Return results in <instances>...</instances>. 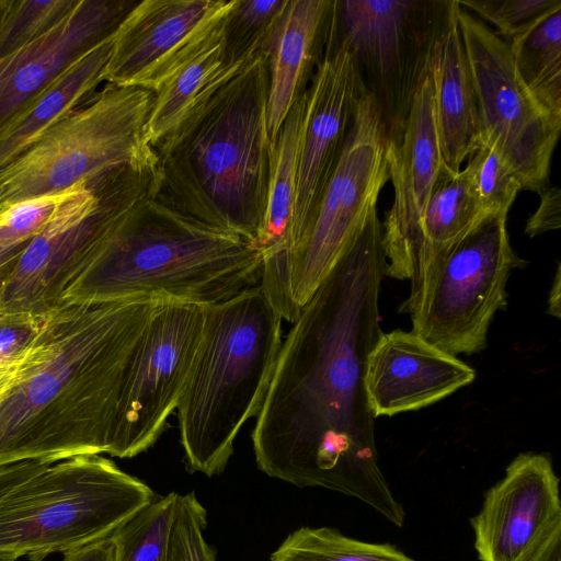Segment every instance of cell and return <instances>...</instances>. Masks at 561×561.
I'll use <instances>...</instances> for the list:
<instances>
[{
  "label": "cell",
  "instance_id": "83f0119b",
  "mask_svg": "<svg viewBox=\"0 0 561 561\" xmlns=\"http://www.w3.org/2000/svg\"><path fill=\"white\" fill-rule=\"evenodd\" d=\"M79 0H0V60L62 21Z\"/></svg>",
  "mask_w": 561,
  "mask_h": 561
},
{
  "label": "cell",
  "instance_id": "f546056e",
  "mask_svg": "<svg viewBox=\"0 0 561 561\" xmlns=\"http://www.w3.org/2000/svg\"><path fill=\"white\" fill-rule=\"evenodd\" d=\"M466 10L474 12L494 27L508 45L517 41L556 10L561 0H458Z\"/></svg>",
  "mask_w": 561,
  "mask_h": 561
},
{
  "label": "cell",
  "instance_id": "8d00e7d4",
  "mask_svg": "<svg viewBox=\"0 0 561 561\" xmlns=\"http://www.w3.org/2000/svg\"><path fill=\"white\" fill-rule=\"evenodd\" d=\"M28 243L30 242L13 247H0V301L5 284Z\"/></svg>",
  "mask_w": 561,
  "mask_h": 561
},
{
  "label": "cell",
  "instance_id": "ab89813d",
  "mask_svg": "<svg viewBox=\"0 0 561 561\" xmlns=\"http://www.w3.org/2000/svg\"><path fill=\"white\" fill-rule=\"evenodd\" d=\"M16 559L18 557L14 554L0 552V561H15Z\"/></svg>",
  "mask_w": 561,
  "mask_h": 561
},
{
  "label": "cell",
  "instance_id": "5bb4252c",
  "mask_svg": "<svg viewBox=\"0 0 561 561\" xmlns=\"http://www.w3.org/2000/svg\"><path fill=\"white\" fill-rule=\"evenodd\" d=\"M366 94L353 56L332 15L323 57L307 90L300 139L291 252L319 205L343 153L357 106Z\"/></svg>",
  "mask_w": 561,
  "mask_h": 561
},
{
  "label": "cell",
  "instance_id": "ffe728a7",
  "mask_svg": "<svg viewBox=\"0 0 561 561\" xmlns=\"http://www.w3.org/2000/svg\"><path fill=\"white\" fill-rule=\"evenodd\" d=\"M458 1L434 43L430 77L440 152L445 165L459 172L481 145V124L473 80L457 21Z\"/></svg>",
  "mask_w": 561,
  "mask_h": 561
},
{
  "label": "cell",
  "instance_id": "52a82bcc",
  "mask_svg": "<svg viewBox=\"0 0 561 561\" xmlns=\"http://www.w3.org/2000/svg\"><path fill=\"white\" fill-rule=\"evenodd\" d=\"M153 93L111 83L47 129L0 171V211L20 201L65 193L118 167L156 170L145 127Z\"/></svg>",
  "mask_w": 561,
  "mask_h": 561
},
{
  "label": "cell",
  "instance_id": "836d02e7",
  "mask_svg": "<svg viewBox=\"0 0 561 561\" xmlns=\"http://www.w3.org/2000/svg\"><path fill=\"white\" fill-rule=\"evenodd\" d=\"M537 209L528 218L525 233L529 238L558 230L561 227V191L558 186H548L539 193Z\"/></svg>",
  "mask_w": 561,
  "mask_h": 561
},
{
  "label": "cell",
  "instance_id": "4dcf8cb0",
  "mask_svg": "<svg viewBox=\"0 0 561 561\" xmlns=\"http://www.w3.org/2000/svg\"><path fill=\"white\" fill-rule=\"evenodd\" d=\"M206 516L194 492L176 494L165 561H216L204 537Z\"/></svg>",
  "mask_w": 561,
  "mask_h": 561
},
{
  "label": "cell",
  "instance_id": "2e32d148",
  "mask_svg": "<svg viewBox=\"0 0 561 561\" xmlns=\"http://www.w3.org/2000/svg\"><path fill=\"white\" fill-rule=\"evenodd\" d=\"M138 0H79L55 27L0 60V129L79 59L111 38Z\"/></svg>",
  "mask_w": 561,
  "mask_h": 561
},
{
  "label": "cell",
  "instance_id": "44dd1931",
  "mask_svg": "<svg viewBox=\"0 0 561 561\" xmlns=\"http://www.w3.org/2000/svg\"><path fill=\"white\" fill-rule=\"evenodd\" d=\"M485 216L465 170L456 173L445 167L434 183L420 222L410 291L401 311L411 313L415 309L448 249Z\"/></svg>",
  "mask_w": 561,
  "mask_h": 561
},
{
  "label": "cell",
  "instance_id": "5b68a950",
  "mask_svg": "<svg viewBox=\"0 0 561 561\" xmlns=\"http://www.w3.org/2000/svg\"><path fill=\"white\" fill-rule=\"evenodd\" d=\"M283 318L259 286L205 306L202 339L176 411L190 472L221 473L259 414L283 343Z\"/></svg>",
  "mask_w": 561,
  "mask_h": 561
},
{
  "label": "cell",
  "instance_id": "9a60e30c",
  "mask_svg": "<svg viewBox=\"0 0 561 561\" xmlns=\"http://www.w3.org/2000/svg\"><path fill=\"white\" fill-rule=\"evenodd\" d=\"M481 561H529L561 526L559 478L541 454H519L471 519Z\"/></svg>",
  "mask_w": 561,
  "mask_h": 561
},
{
  "label": "cell",
  "instance_id": "cb8c5ba5",
  "mask_svg": "<svg viewBox=\"0 0 561 561\" xmlns=\"http://www.w3.org/2000/svg\"><path fill=\"white\" fill-rule=\"evenodd\" d=\"M508 46L526 89L545 110L561 119V9Z\"/></svg>",
  "mask_w": 561,
  "mask_h": 561
},
{
  "label": "cell",
  "instance_id": "3957f363",
  "mask_svg": "<svg viewBox=\"0 0 561 561\" xmlns=\"http://www.w3.org/2000/svg\"><path fill=\"white\" fill-rule=\"evenodd\" d=\"M268 61L259 51L154 146V198L181 215L255 243L273 145Z\"/></svg>",
  "mask_w": 561,
  "mask_h": 561
},
{
  "label": "cell",
  "instance_id": "e0dca14e",
  "mask_svg": "<svg viewBox=\"0 0 561 561\" xmlns=\"http://www.w3.org/2000/svg\"><path fill=\"white\" fill-rule=\"evenodd\" d=\"M476 378L473 368L412 331L381 333L366 364L365 390L375 417L415 411Z\"/></svg>",
  "mask_w": 561,
  "mask_h": 561
},
{
  "label": "cell",
  "instance_id": "d590c367",
  "mask_svg": "<svg viewBox=\"0 0 561 561\" xmlns=\"http://www.w3.org/2000/svg\"><path fill=\"white\" fill-rule=\"evenodd\" d=\"M62 561H115V543L112 536L64 552Z\"/></svg>",
  "mask_w": 561,
  "mask_h": 561
},
{
  "label": "cell",
  "instance_id": "f35d334b",
  "mask_svg": "<svg viewBox=\"0 0 561 561\" xmlns=\"http://www.w3.org/2000/svg\"><path fill=\"white\" fill-rule=\"evenodd\" d=\"M561 267L560 263H558V267L556 271L554 278L552 280V286L549 293L548 298V313L560 319L561 316V306H560V296H561Z\"/></svg>",
  "mask_w": 561,
  "mask_h": 561
},
{
  "label": "cell",
  "instance_id": "6da1fadb",
  "mask_svg": "<svg viewBox=\"0 0 561 561\" xmlns=\"http://www.w3.org/2000/svg\"><path fill=\"white\" fill-rule=\"evenodd\" d=\"M385 266L375 209L286 334L251 437L268 477L353 496L401 527L405 513L378 463L365 390L367 358L382 333Z\"/></svg>",
  "mask_w": 561,
  "mask_h": 561
},
{
  "label": "cell",
  "instance_id": "4316f807",
  "mask_svg": "<svg viewBox=\"0 0 561 561\" xmlns=\"http://www.w3.org/2000/svg\"><path fill=\"white\" fill-rule=\"evenodd\" d=\"M288 0H236L226 18L222 53L230 67L245 65L261 51Z\"/></svg>",
  "mask_w": 561,
  "mask_h": 561
},
{
  "label": "cell",
  "instance_id": "9c48e42d",
  "mask_svg": "<svg viewBox=\"0 0 561 561\" xmlns=\"http://www.w3.org/2000/svg\"><path fill=\"white\" fill-rule=\"evenodd\" d=\"M153 170L118 167L77 184L46 228L21 254L0 301V314L43 317L99 253L121 210Z\"/></svg>",
  "mask_w": 561,
  "mask_h": 561
},
{
  "label": "cell",
  "instance_id": "603a6c76",
  "mask_svg": "<svg viewBox=\"0 0 561 561\" xmlns=\"http://www.w3.org/2000/svg\"><path fill=\"white\" fill-rule=\"evenodd\" d=\"M226 18L206 44L175 67L153 92L145 127L146 140L152 148L197 104L243 68L244 65L230 67L225 64L222 44Z\"/></svg>",
  "mask_w": 561,
  "mask_h": 561
},
{
  "label": "cell",
  "instance_id": "1f68e13d",
  "mask_svg": "<svg viewBox=\"0 0 561 561\" xmlns=\"http://www.w3.org/2000/svg\"><path fill=\"white\" fill-rule=\"evenodd\" d=\"M71 190L20 201L2 209L0 211V247L31 242L50 222Z\"/></svg>",
  "mask_w": 561,
  "mask_h": 561
},
{
  "label": "cell",
  "instance_id": "8992f818",
  "mask_svg": "<svg viewBox=\"0 0 561 561\" xmlns=\"http://www.w3.org/2000/svg\"><path fill=\"white\" fill-rule=\"evenodd\" d=\"M156 496L101 455L60 460L0 499V552L43 561L111 536Z\"/></svg>",
  "mask_w": 561,
  "mask_h": 561
},
{
  "label": "cell",
  "instance_id": "74e56055",
  "mask_svg": "<svg viewBox=\"0 0 561 561\" xmlns=\"http://www.w3.org/2000/svg\"><path fill=\"white\" fill-rule=\"evenodd\" d=\"M529 561H561V526L550 534Z\"/></svg>",
  "mask_w": 561,
  "mask_h": 561
},
{
  "label": "cell",
  "instance_id": "d6986e66",
  "mask_svg": "<svg viewBox=\"0 0 561 561\" xmlns=\"http://www.w3.org/2000/svg\"><path fill=\"white\" fill-rule=\"evenodd\" d=\"M221 2L139 1L113 36L104 81L118 87L134 85L185 43Z\"/></svg>",
  "mask_w": 561,
  "mask_h": 561
},
{
  "label": "cell",
  "instance_id": "7c38bea8",
  "mask_svg": "<svg viewBox=\"0 0 561 561\" xmlns=\"http://www.w3.org/2000/svg\"><path fill=\"white\" fill-rule=\"evenodd\" d=\"M457 21L477 96L481 142L497 149L519 178L523 190L539 194L549 186L561 119L545 110L526 89L508 44L493 28L459 2Z\"/></svg>",
  "mask_w": 561,
  "mask_h": 561
},
{
  "label": "cell",
  "instance_id": "7a4b0ae2",
  "mask_svg": "<svg viewBox=\"0 0 561 561\" xmlns=\"http://www.w3.org/2000/svg\"><path fill=\"white\" fill-rule=\"evenodd\" d=\"M161 300L64 301L43 316L32 343L0 374V467L116 457L121 396Z\"/></svg>",
  "mask_w": 561,
  "mask_h": 561
},
{
  "label": "cell",
  "instance_id": "ba28073f",
  "mask_svg": "<svg viewBox=\"0 0 561 561\" xmlns=\"http://www.w3.org/2000/svg\"><path fill=\"white\" fill-rule=\"evenodd\" d=\"M451 0H333L332 23L348 47L388 141L398 146Z\"/></svg>",
  "mask_w": 561,
  "mask_h": 561
},
{
  "label": "cell",
  "instance_id": "4fadbf2b",
  "mask_svg": "<svg viewBox=\"0 0 561 561\" xmlns=\"http://www.w3.org/2000/svg\"><path fill=\"white\" fill-rule=\"evenodd\" d=\"M205 306L161 300L135 350L121 396L116 457L148 450L176 410L203 334Z\"/></svg>",
  "mask_w": 561,
  "mask_h": 561
},
{
  "label": "cell",
  "instance_id": "e575fe53",
  "mask_svg": "<svg viewBox=\"0 0 561 561\" xmlns=\"http://www.w3.org/2000/svg\"><path fill=\"white\" fill-rule=\"evenodd\" d=\"M49 463L37 460H23L0 467V499L12 488L42 471Z\"/></svg>",
  "mask_w": 561,
  "mask_h": 561
},
{
  "label": "cell",
  "instance_id": "f1b7e54d",
  "mask_svg": "<svg viewBox=\"0 0 561 561\" xmlns=\"http://www.w3.org/2000/svg\"><path fill=\"white\" fill-rule=\"evenodd\" d=\"M463 170L482 211L485 215H508L523 187L519 178L497 149L482 141L468 158V164Z\"/></svg>",
  "mask_w": 561,
  "mask_h": 561
},
{
  "label": "cell",
  "instance_id": "7402d4cb",
  "mask_svg": "<svg viewBox=\"0 0 561 561\" xmlns=\"http://www.w3.org/2000/svg\"><path fill=\"white\" fill-rule=\"evenodd\" d=\"M113 36L79 59L0 129V171L47 129L94 98L104 81Z\"/></svg>",
  "mask_w": 561,
  "mask_h": 561
},
{
  "label": "cell",
  "instance_id": "ac0fdd59",
  "mask_svg": "<svg viewBox=\"0 0 561 561\" xmlns=\"http://www.w3.org/2000/svg\"><path fill=\"white\" fill-rule=\"evenodd\" d=\"M332 9L333 0H288L262 46L270 69L267 130L273 146L323 57Z\"/></svg>",
  "mask_w": 561,
  "mask_h": 561
},
{
  "label": "cell",
  "instance_id": "60d3db41",
  "mask_svg": "<svg viewBox=\"0 0 561 561\" xmlns=\"http://www.w3.org/2000/svg\"><path fill=\"white\" fill-rule=\"evenodd\" d=\"M10 365H12V364H10ZM10 365H0V373H1L2 370L7 369Z\"/></svg>",
  "mask_w": 561,
  "mask_h": 561
},
{
  "label": "cell",
  "instance_id": "d6a6232c",
  "mask_svg": "<svg viewBox=\"0 0 561 561\" xmlns=\"http://www.w3.org/2000/svg\"><path fill=\"white\" fill-rule=\"evenodd\" d=\"M42 318L27 313L0 314V365L18 360L37 334Z\"/></svg>",
  "mask_w": 561,
  "mask_h": 561
},
{
  "label": "cell",
  "instance_id": "30bf717a",
  "mask_svg": "<svg viewBox=\"0 0 561 561\" xmlns=\"http://www.w3.org/2000/svg\"><path fill=\"white\" fill-rule=\"evenodd\" d=\"M507 215H486L454 243L435 268L415 309L412 332L451 355L485 348L494 314L506 304V283L522 262Z\"/></svg>",
  "mask_w": 561,
  "mask_h": 561
},
{
  "label": "cell",
  "instance_id": "277c9868",
  "mask_svg": "<svg viewBox=\"0 0 561 561\" xmlns=\"http://www.w3.org/2000/svg\"><path fill=\"white\" fill-rule=\"evenodd\" d=\"M152 175L129 197L64 301L151 297L209 306L260 284L262 254L256 244L157 201Z\"/></svg>",
  "mask_w": 561,
  "mask_h": 561
},
{
  "label": "cell",
  "instance_id": "8fae6325",
  "mask_svg": "<svg viewBox=\"0 0 561 561\" xmlns=\"http://www.w3.org/2000/svg\"><path fill=\"white\" fill-rule=\"evenodd\" d=\"M388 138L374 99L365 94L343 153L314 215L291 252V296L300 312L377 209L389 181Z\"/></svg>",
  "mask_w": 561,
  "mask_h": 561
},
{
  "label": "cell",
  "instance_id": "d4e9b609",
  "mask_svg": "<svg viewBox=\"0 0 561 561\" xmlns=\"http://www.w3.org/2000/svg\"><path fill=\"white\" fill-rule=\"evenodd\" d=\"M271 561H414L394 547L348 538L328 528L301 527L271 554Z\"/></svg>",
  "mask_w": 561,
  "mask_h": 561
},
{
  "label": "cell",
  "instance_id": "484cf974",
  "mask_svg": "<svg viewBox=\"0 0 561 561\" xmlns=\"http://www.w3.org/2000/svg\"><path fill=\"white\" fill-rule=\"evenodd\" d=\"M176 494L156 496L111 535L115 561H165Z\"/></svg>",
  "mask_w": 561,
  "mask_h": 561
}]
</instances>
